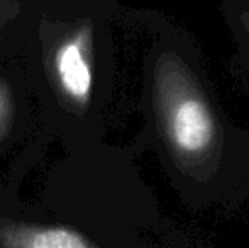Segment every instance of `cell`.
I'll list each match as a JSON object with an SVG mask.
<instances>
[{"label": "cell", "instance_id": "cell-5", "mask_svg": "<svg viewBox=\"0 0 249 248\" xmlns=\"http://www.w3.org/2000/svg\"><path fill=\"white\" fill-rule=\"evenodd\" d=\"M2 113H3V100H2V95H0V117H2Z\"/></svg>", "mask_w": 249, "mask_h": 248}, {"label": "cell", "instance_id": "cell-4", "mask_svg": "<svg viewBox=\"0 0 249 248\" xmlns=\"http://www.w3.org/2000/svg\"><path fill=\"white\" fill-rule=\"evenodd\" d=\"M220 14L236 46L232 66L249 92V0H222Z\"/></svg>", "mask_w": 249, "mask_h": 248}, {"label": "cell", "instance_id": "cell-1", "mask_svg": "<svg viewBox=\"0 0 249 248\" xmlns=\"http://www.w3.org/2000/svg\"><path fill=\"white\" fill-rule=\"evenodd\" d=\"M149 136L188 199H210L249 187V128L227 116L197 39L163 20L146 63Z\"/></svg>", "mask_w": 249, "mask_h": 248}, {"label": "cell", "instance_id": "cell-3", "mask_svg": "<svg viewBox=\"0 0 249 248\" xmlns=\"http://www.w3.org/2000/svg\"><path fill=\"white\" fill-rule=\"evenodd\" d=\"M0 248H97L66 226L0 221Z\"/></svg>", "mask_w": 249, "mask_h": 248}, {"label": "cell", "instance_id": "cell-2", "mask_svg": "<svg viewBox=\"0 0 249 248\" xmlns=\"http://www.w3.org/2000/svg\"><path fill=\"white\" fill-rule=\"evenodd\" d=\"M54 73L63 94L85 109L93 92V26L90 22L59 44Z\"/></svg>", "mask_w": 249, "mask_h": 248}]
</instances>
